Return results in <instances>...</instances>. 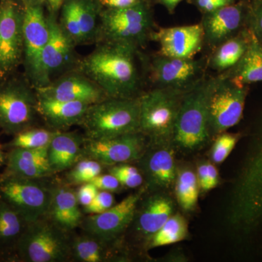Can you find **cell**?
Listing matches in <instances>:
<instances>
[{"mask_svg": "<svg viewBox=\"0 0 262 262\" xmlns=\"http://www.w3.org/2000/svg\"><path fill=\"white\" fill-rule=\"evenodd\" d=\"M90 182L94 184L98 188V190L107 191L110 192L118 190L120 186H122L116 177H114L111 173L105 175L99 174Z\"/></svg>", "mask_w": 262, "mask_h": 262, "instance_id": "f35d334b", "label": "cell"}, {"mask_svg": "<svg viewBox=\"0 0 262 262\" xmlns=\"http://www.w3.org/2000/svg\"><path fill=\"white\" fill-rule=\"evenodd\" d=\"M247 10L242 5L229 4L206 13L201 23L204 42L215 48L237 35L247 27Z\"/></svg>", "mask_w": 262, "mask_h": 262, "instance_id": "ffe728a7", "label": "cell"}, {"mask_svg": "<svg viewBox=\"0 0 262 262\" xmlns=\"http://www.w3.org/2000/svg\"><path fill=\"white\" fill-rule=\"evenodd\" d=\"M187 221L182 215L173 214L150 238V248H158L177 244L187 237Z\"/></svg>", "mask_w": 262, "mask_h": 262, "instance_id": "1f68e13d", "label": "cell"}, {"mask_svg": "<svg viewBox=\"0 0 262 262\" xmlns=\"http://www.w3.org/2000/svg\"><path fill=\"white\" fill-rule=\"evenodd\" d=\"M22 5H41L46 6V0H19Z\"/></svg>", "mask_w": 262, "mask_h": 262, "instance_id": "bcb514c9", "label": "cell"}, {"mask_svg": "<svg viewBox=\"0 0 262 262\" xmlns=\"http://www.w3.org/2000/svg\"><path fill=\"white\" fill-rule=\"evenodd\" d=\"M219 184V173L216 168L210 163H207V184L206 191H209Z\"/></svg>", "mask_w": 262, "mask_h": 262, "instance_id": "7bdbcfd3", "label": "cell"}, {"mask_svg": "<svg viewBox=\"0 0 262 262\" xmlns=\"http://www.w3.org/2000/svg\"><path fill=\"white\" fill-rule=\"evenodd\" d=\"M150 66V78L158 88L186 92L203 79V64L193 58L158 55Z\"/></svg>", "mask_w": 262, "mask_h": 262, "instance_id": "e0dca14e", "label": "cell"}, {"mask_svg": "<svg viewBox=\"0 0 262 262\" xmlns=\"http://www.w3.org/2000/svg\"><path fill=\"white\" fill-rule=\"evenodd\" d=\"M75 70L87 76L110 98H135L140 87L136 63L139 50L123 45L97 43Z\"/></svg>", "mask_w": 262, "mask_h": 262, "instance_id": "6da1fadb", "label": "cell"}, {"mask_svg": "<svg viewBox=\"0 0 262 262\" xmlns=\"http://www.w3.org/2000/svg\"><path fill=\"white\" fill-rule=\"evenodd\" d=\"M184 93L157 88L139 96L140 132L153 144L172 142Z\"/></svg>", "mask_w": 262, "mask_h": 262, "instance_id": "ba28073f", "label": "cell"}, {"mask_svg": "<svg viewBox=\"0 0 262 262\" xmlns=\"http://www.w3.org/2000/svg\"><path fill=\"white\" fill-rule=\"evenodd\" d=\"M248 85L225 76L215 77L208 96V122L212 135H220L237 125L244 115Z\"/></svg>", "mask_w": 262, "mask_h": 262, "instance_id": "30bf717a", "label": "cell"}, {"mask_svg": "<svg viewBox=\"0 0 262 262\" xmlns=\"http://www.w3.org/2000/svg\"><path fill=\"white\" fill-rule=\"evenodd\" d=\"M98 192V188L91 182L84 183L77 192V200L81 206H89Z\"/></svg>", "mask_w": 262, "mask_h": 262, "instance_id": "ab89813d", "label": "cell"}, {"mask_svg": "<svg viewBox=\"0 0 262 262\" xmlns=\"http://www.w3.org/2000/svg\"><path fill=\"white\" fill-rule=\"evenodd\" d=\"M41 179H29L14 174L0 177V201L15 209L28 223L48 216L52 187Z\"/></svg>", "mask_w": 262, "mask_h": 262, "instance_id": "9c48e42d", "label": "cell"}, {"mask_svg": "<svg viewBox=\"0 0 262 262\" xmlns=\"http://www.w3.org/2000/svg\"><path fill=\"white\" fill-rule=\"evenodd\" d=\"M6 163V155L3 151V146L0 144V168Z\"/></svg>", "mask_w": 262, "mask_h": 262, "instance_id": "7dc6e473", "label": "cell"}, {"mask_svg": "<svg viewBox=\"0 0 262 262\" xmlns=\"http://www.w3.org/2000/svg\"><path fill=\"white\" fill-rule=\"evenodd\" d=\"M28 224L20 213L0 201V259L15 261L17 246Z\"/></svg>", "mask_w": 262, "mask_h": 262, "instance_id": "4316f807", "label": "cell"}, {"mask_svg": "<svg viewBox=\"0 0 262 262\" xmlns=\"http://www.w3.org/2000/svg\"><path fill=\"white\" fill-rule=\"evenodd\" d=\"M114 196L107 191H98L97 194L89 206L84 207V211L89 215L98 214L107 211L114 206Z\"/></svg>", "mask_w": 262, "mask_h": 262, "instance_id": "74e56055", "label": "cell"}, {"mask_svg": "<svg viewBox=\"0 0 262 262\" xmlns=\"http://www.w3.org/2000/svg\"><path fill=\"white\" fill-rule=\"evenodd\" d=\"M67 233L46 218L29 223L17 246L15 261L61 262L70 259L72 239Z\"/></svg>", "mask_w": 262, "mask_h": 262, "instance_id": "52a82bcc", "label": "cell"}, {"mask_svg": "<svg viewBox=\"0 0 262 262\" xmlns=\"http://www.w3.org/2000/svg\"><path fill=\"white\" fill-rule=\"evenodd\" d=\"M145 136L141 132L108 139L84 140L83 155L101 165H114L140 160L145 152Z\"/></svg>", "mask_w": 262, "mask_h": 262, "instance_id": "2e32d148", "label": "cell"}, {"mask_svg": "<svg viewBox=\"0 0 262 262\" xmlns=\"http://www.w3.org/2000/svg\"><path fill=\"white\" fill-rule=\"evenodd\" d=\"M110 173L116 177L122 186L127 188L140 187L144 182V177L138 168L127 163L113 165Z\"/></svg>", "mask_w": 262, "mask_h": 262, "instance_id": "836d02e7", "label": "cell"}, {"mask_svg": "<svg viewBox=\"0 0 262 262\" xmlns=\"http://www.w3.org/2000/svg\"><path fill=\"white\" fill-rule=\"evenodd\" d=\"M232 0H196L198 7L206 13L220 9L225 5L231 4Z\"/></svg>", "mask_w": 262, "mask_h": 262, "instance_id": "60d3db41", "label": "cell"}, {"mask_svg": "<svg viewBox=\"0 0 262 262\" xmlns=\"http://www.w3.org/2000/svg\"><path fill=\"white\" fill-rule=\"evenodd\" d=\"M173 211L171 198L163 194L151 196L143 204L140 211H136V231L150 239L173 215Z\"/></svg>", "mask_w": 262, "mask_h": 262, "instance_id": "484cf974", "label": "cell"}, {"mask_svg": "<svg viewBox=\"0 0 262 262\" xmlns=\"http://www.w3.org/2000/svg\"><path fill=\"white\" fill-rule=\"evenodd\" d=\"M175 184L179 206L185 211L194 210L198 201L200 187L195 173L189 168L179 170Z\"/></svg>", "mask_w": 262, "mask_h": 262, "instance_id": "f546056e", "label": "cell"}, {"mask_svg": "<svg viewBox=\"0 0 262 262\" xmlns=\"http://www.w3.org/2000/svg\"><path fill=\"white\" fill-rule=\"evenodd\" d=\"M160 1L166 7L169 11L173 12L174 9L177 8V5H179V3H181L182 0H160Z\"/></svg>", "mask_w": 262, "mask_h": 262, "instance_id": "f6af8a7d", "label": "cell"}, {"mask_svg": "<svg viewBox=\"0 0 262 262\" xmlns=\"http://www.w3.org/2000/svg\"><path fill=\"white\" fill-rule=\"evenodd\" d=\"M64 0H46V7L48 13L58 15Z\"/></svg>", "mask_w": 262, "mask_h": 262, "instance_id": "ee69618b", "label": "cell"}, {"mask_svg": "<svg viewBox=\"0 0 262 262\" xmlns=\"http://www.w3.org/2000/svg\"><path fill=\"white\" fill-rule=\"evenodd\" d=\"M58 17L47 13L49 38L41 59L38 88L44 87L63 74L75 70L80 60L76 53L77 46L62 30Z\"/></svg>", "mask_w": 262, "mask_h": 262, "instance_id": "7c38bea8", "label": "cell"}, {"mask_svg": "<svg viewBox=\"0 0 262 262\" xmlns=\"http://www.w3.org/2000/svg\"><path fill=\"white\" fill-rule=\"evenodd\" d=\"M144 191L131 194L107 211L89 215L81 225L87 234L103 242H111L134 222Z\"/></svg>", "mask_w": 262, "mask_h": 262, "instance_id": "9a60e30c", "label": "cell"}, {"mask_svg": "<svg viewBox=\"0 0 262 262\" xmlns=\"http://www.w3.org/2000/svg\"><path fill=\"white\" fill-rule=\"evenodd\" d=\"M77 192L66 184L52 187V199L48 217L58 227L70 232L81 225L82 213Z\"/></svg>", "mask_w": 262, "mask_h": 262, "instance_id": "cb8c5ba5", "label": "cell"}, {"mask_svg": "<svg viewBox=\"0 0 262 262\" xmlns=\"http://www.w3.org/2000/svg\"><path fill=\"white\" fill-rule=\"evenodd\" d=\"M38 98V113L53 130L81 125L91 105L79 101H63Z\"/></svg>", "mask_w": 262, "mask_h": 262, "instance_id": "603a6c76", "label": "cell"}, {"mask_svg": "<svg viewBox=\"0 0 262 262\" xmlns=\"http://www.w3.org/2000/svg\"><path fill=\"white\" fill-rule=\"evenodd\" d=\"M246 26L262 44V0H253L248 8Z\"/></svg>", "mask_w": 262, "mask_h": 262, "instance_id": "8d00e7d4", "label": "cell"}, {"mask_svg": "<svg viewBox=\"0 0 262 262\" xmlns=\"http://www.w3.org/2000/svg\"><path fill=\"white\" fill-rule=\"evenodd\" d=\"M152 149L140 158L148 186L156 189L173 187L177 177L173 143L153 144Z\"/></svg>", "mask_w": 262, "mask_h": 262, "instance_id": "44dd1931", "label": "cell"}, {"mask_svg": "<svg viewBox=\"0 0 262 262\" xmlns=\"http://www.w3.org/2000/svg\"><path fill=\"white\" fill-rule=\"evenodd\" d=\"M227 223L244 236L262 232V117L258 137L234 188Z\"/></svg>", "mask_w": 262, "mask_h": 262, "instance_id": "7a4b0ae2", "label": "cell"}, {"mask_svg": "<svg viewBox=\"0 0 262 262\" xmlns=\"http://www.w3.org/2000/svg\"><path fill=\"white\" fill-rule=\"evenodd\" d=\"M24 7L19 0H0V82L23 63Z\"/></svg>", "mask_w": 262, "mask_h": 262, "instance_id": "8fae6325", "label": "cell"}, {"mask_svg": "<svg viewBox=\"0 0 262 262\" xmlns=\"http://www.w3.org/2000/svg\"><path fill=\"white\" fill-rule=\"evenodd\" d=\"M24 21V75L34 89L40 82L41 59L49 38L44 5H26Z\"/></svg>", "mask_w": 262, "mask_h": 262, "instance_id": "4fadbf2b", "label": "cell"}, {"mask_svg": "<svg viewBox=\"0 0 262 262\" xmlns=\"http://www.w3.org/2000/svg\"><path fill=\"white\" fill-rule=\"evenodd\" d=\"M103 8L119 9L139 4L143 0H100Z\"/></svg>", "mask_w": 262, "mask_h": 262, "instance_id": "b9f144b4", "label": "cell"}, {"mask_svg": "<svg viewBox=\"0 0 262 262\" xmlns=\"http://www.w3.org/2000/svg\"><path fill=\"white\" fill-rule=\"evenodd\" d=\"M80 125L92 140L140 132L139 97H108L91 104Z\"/></svg>", "mask_w": 262, "mask_h": 262, "instance_id": "277c9868", "label": "cell"}, {"mask_svg": "<svg viewBox=\"0 0 262 262\" xmlns=\"http://www.w3.org/2000/svg\"><path fill=\"white\" fill-rule=\"evenodd\" d=\"M56 130L41 127H32L15 134L12 140L6 144L8 149H39L47 147L54 136Z\"/></svg>", "mask_w": 262, "mask_h": 262, "instance_id": "d6a6232c", "label": "cell"}, {"mask_svg": "<svg viewBox=\"0 0 262 262\" xmlns=\"http://www.w3.org/2000/svg\"><path fill=\"white\" fill-rule=\"evenodd\" d=\"M251 36V32L246 27L237 35L215 48L210 60V66L219 72L227 71L233 67L247 49Z\"/></svg>", "mask_w": 262, "mask_h": 262, "instance_id": "f1b7e54d", "label": "cell"}, {"mask_svg": "<svg viewBox=\"0 0 262 262\" xmlns=\"http://www.w3.org/2000/svg\"><path fill=\"white\" fill-rule=\"evenodd\" d=\"M238 139V134H227L225 132L220 134L212 147V161L215 164L223 163L234 149Z\"/></svg>", "mask_w": 262, "mask_h": 262, "instance_id": "d590c367", "label": "cell"}, {"mask_svg": "<svg viewBox=\"0 0 262 262\" xmlns=\"http://www.w3.org/2000/svg\"><path fill=\"white\" fill-rule=\"evenodd\" d=\"M213 81L203 79L183 94L172 139L176 149L199 151L210 140L208 101Z\"/></svg>", "mask_w": 262, "mask_h": 262, "instance_id": "3957f363", "label": "cell"}, {"mask_svg": "<svg viewBox=\"0 0 262 262\" xmlns=\"http://www.w3.org/2000/svg\"><path fill=\"white\" fill-rule=\"evenodd\" d=\"M103 8L100 0H64L58 23L76 46L96 44Z\"/></svg>", "mask_w": 262, "mask_h": 262, "instance_id": "5bb4252c", "label": "cell"}, {"mask_svg": "<svg viewBox=\"0 0 262 262\" xmlns=\"http://www.w3.org/2000/svg\"><path fill=\"white\" fill-rule=\"evenodd\" d=\"M101 164L96 160L88 159L76 164L69 174V179L72 182L84 184L91 182L95 177L101 174Z\"/></svg>", "mask_w": 262, "mask_h": 262, "instance_id": "e575fe53", "label": "cell"}, {"mask_svg": "<svg viewBox=\"0 0 262 262\" xmlns=\"http://www.w3.org/2000/svg\"><path fill=\"white\" fill-rule=\"evenodd\" d=\"M223 76L242 85L262 82V44L252 32L244 54Z\"/></svg>", "mask_w": 262, "mask_h": 262, "instance_id": "83f0119b", "label": "cell"}, {"mask_svg": "<svg viewBox=\"0 0 262 262\" xmlns=\"http://www.w3.org/2000/svg\"><path fill=\"white\" fill-rule=\"evenodd\" d=\"M48 146L39 149H10L6 155L5 173L29 179H43L53 173L48 155Z\"/></svg>", "mask_w": 262, "mask_h": 262, "instance_id": "7402d4cb", "label": "cell"}, {"mask_svg": "<svg viewBox=\"0 0 262 262\" xmlns=\"http://www.w3.org/2000/svg\"><path fill=\"white\" fill-rule=\"evenodd\" d=\"M103 242L92 236H81L72 239V257L81 262H101L107 258L106 248Z\"/></svg>", "mask_w": 262, "mask_h": 262, "instance_id": "4dcf8cb0", "label": "cell"}, {"mask_svg": "<svg viewBox=\"0 0 262 262\" xmlns=\"http://www.w3.org/2000/svg\"><path fill=\"white\" fill-rule=\"evenodd\" d=\"M83 138L77 133L56 130L48 146V155L53 173L72 168L83 155Z\"/></svg>", "mask_w": 262, "mask_h": 262, "instance_id": "d4e9b609", "label": "cell"}, {"mask_svg": "<svg viewBox=\"0 0 262 262\" xmlns=\"http://www.w3.org/2000/svg\"><path fill=\"white\" fill-rule=\"evenodd\" d=\"M35 89L18 72L0 82V129L8 135L35 126L38 113Z\"/></svg>", "mask_w": 262, "mask_h": 262, "instance_id": "8992f818", "label": "cell"}, {"mask_svg": "<svg viewBox=\"0 0 262 262\" xmlns=\"http://www.w3.org/2000/svg\"><path fill=\"white\" fill-rule=\"evenodd\" d=\"M150 39L159 45L160 56L193 58L204 42V32L201 24L160 28L153 31Z\"/></svg>", "mask_w": 262, "mask_h": 262, "instance_id": "d6986e66", "label": "cell"}, {"mask_svg": "<svg viewBox=\"0 0 262 262\" xmlns=\"http://www.w3.org/2000/svg\"><path fill=\"white\" fill-rule=\"evenodd\" d=\"M34 89L39 97L90 105L108 98L101 88L77 70L63 74L44 87Z\"/></svg>", "mask_w": 262, "mask_h": 262, "instance_id": "ac0fdd59", "label": "cell"}, {"mask_svg": "<svg viewBox=\"0 0 262 262\" xmlns=\"http://www.w3.org/2000/svg\"><path fill=\"white\" fill-rule=\"evenodd\" d=\"M153 32L151 13L144 2L128 8H103L100 15L97 42L130 46H145Z\"/></svg>", "mask_w": 262, "mask_h": 262, "instance_id": "5b68a950", "label": "cell"}]
</instances>
